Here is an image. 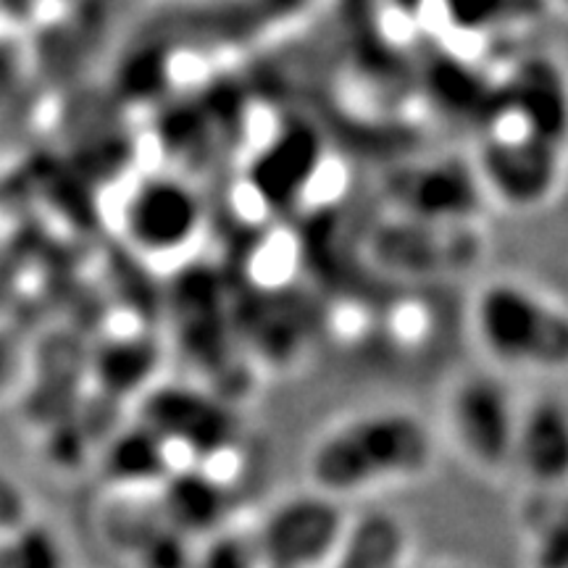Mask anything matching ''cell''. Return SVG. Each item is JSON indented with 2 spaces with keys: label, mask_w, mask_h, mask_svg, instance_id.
I'll return each instance as SVG.
<instances>
[{
  "label": "cell",
  "mask_w": 568,
  "mask_h": 568,
  "mask_svg": "<svg viewBox=\"0 0 568 568\" xmlns=\"http://www.w3.org/2000/svg\"><path fill=\"white\" fill-rule=\"evenodd\" d=\"M387 195L400 209L397 213H406L410 222L429 224H466L485 201L474 169L453 161L403 169L389 182Z\"/></svg>",
  "instance_id": "8"
},
{
  "label": "cell",
  "mask_w": 568,
  "mask_h": 568,
  "mask_svg": "<svg viewBox=\"0 0 568 568\" xmlns=\"http://www.w3.org/2000/svg\"><path fill=\"white\" fill-rule=\"evenodd\" d=\"M437 460V432L408 408H368L337 418L305 453L308 487L345 503L424 479Z\"/></svg>",
  "instance_id": "1"
},
{
  "label": "cell",
  "mask_w": 568,
  "mask_h": 568,
  "mask_svg": "<svg viewBox=\"0 0 568 568\" xmlns=\"http://www.w3.org/2000/svg\"><path fill=\"white\" fill-rule=\"evenodd\" d=\"M510 109L524 116V132L560 148L568 138V82L550 61H529L510 82Z\"/></svg>",
  "instance_id": "11"
},
{
  "label": "cell",
  "mask_w": 568,
  "mask_h": 568,
  "mask_svg": "<svg viewBox=\"0 0 568 568\" xmlns=\"http://www.w3.org/2000/svg\"><path fill=\"white\" fill-rule=\"evenodd\" d=\"M140 424L169 445L187 453L190 464L211 466L230 456L243 437L237 410L224 397L197 387L166 385L142 397Z\"/></svg>",
  "instance_id": "5"
},
{
  "label": "cell",
  "mask_w": 568,
  "mask_h": 568,
  "mask_svg": "<svg viewBox=\"0 0 568 568\" xmlns=\"http://www.w3.org/2000/svg\"><path fill=\"white\" fill-rule=\"evenodd\" d=\"M0 568H69V550L53 527L27 521L0 537Z\"/></svg>",
  "instance_id": "14"
},
{
  "label": "cell",
  "mask_w": 568,
  "mask_h": 568,
  "mask_svg": "<svg viewBox=\"0 0 568 568\" xmlns=\"http://www.w3.org/2000/svg\"><path fill=\"white\" fill-rule=\"evenodd\" d=\"M529 485L556 489L568 485V406L556 397L524 403L518 414L514 458Z\"/></svg>",
  "instance_id": "10"
},
{
  "label": "cell",
  "mask_w": 568,
  "mask_h": 568,
  "mask_svg": "<svg viewBox=\"0 0 568 568\" xmlns=\"http://www.w3.org/2000/svg\"><path fill=\"white\" fill-rule=\"evenodd\" d=\"M30 518L24 514V495L13 481L0 477V537L11 535L13 529H19Z\"/></svg>",
  "instance_id": "17"
},
{
  "label": "cell",
  "mask_w": 568,
  "mask_h": 568,
  "mask_svg": "<svg viewBox=\"0 0 568 568\" xmlns=\"http://www.w3.org/2000/svg\"><path fill=\"white\" fill-rule=\"evenodd\" d=\"M316 140L308 132L297 130L284 134V138H280L268 148V153L261 155L253 174L255 190L274 203L295 197L301 193L305 180H308L311 166H316Z\"/></svg>",
  "instance_id": "13"
},
{
  "label": "cell",
  "mask_w": 568,
  "mask_h": 568,
  "mask_svg": "<svg viewBox=\"0 0 568 568\" xmlns=\"http://www.w3.org/2000/svg\"><path fill=\"white\" fill-rule=\"evenodd\" d=\"M190 568H264L261 566L258 550L253 545V535H237V531L224 529L219 535L203 539L201 548L193 552Z\"/></svg>",
  "instance_id": "15"
},
{
  "label": "cell",
  "mask_w": 568,
  "mask_h": 568,
  "mask_svg": "<svg viewBox=\"0 0 568 568\" xmlns=\"http://www.w3.org/2000/svg\"><path fill=\"white\" fill-rule=\"evenodd\" d=\"M159 518L190 542H203L230 529L234 516V495L211 466L187 464L169 474L155 489Z\"/></svg>",
  "instance_id": "9"
},
{
  "label": "cell",
  "mask_w": 568,
  "mask_h": 568,
  "mask_svg": "<svg viewBox=\"0 0 568 568\" xmlns=\"http://www.w3.org/2000/svg\"><path fill=\"white\" fill-rule=\"evenodd\" d=\"M201 197L176 176H148L124 203L126 240L145 255L187 251L201 234Z\"/></svg>",
  "instance_id": "7"
},
{
  "label": "cell",
  "mask_w": 568,
  "mask_h": 568,
  "mask_svg": "<svg viewBox=\"0 0 568 568\" xmlns=\"http://www.w3.org/2000/svg\"><path fill=\"white\" fill-rule=\"evenodd\" d=\"M174 471L169 445L140 422L105 445L103 474L122 489H159Z\"/></svg>",
  "instance_id": "12"
},
{
  "label": "cell",
  "mask_w": 568,
  "mask_h": 568,
  "mask_svg": "<svg viewBox=\"0 0 568 568\" xmlns=\"http://www.w3.org/2000/svg\"><path fill=\"white\" fill-rule=\"evenodd\" d=\"M497 0H447V9H450L453 19H458V24L464 27H479L485 24V19L495 11Z\"/></svg>",
  "instance_id": "18"
},
{
  "label": "cell",
  "mask_w": 568,
  "mask_h": 568,
  "mask_svg": "<svg viewBox=\"0 0 568 568\" xmlns=\"http://www.w3.org/2000/svg\"><path fill=\"white\" fill-rule=\"evenodd\" d=\"M474 174L495 201L508 209H537L556 193L560 180V148L535 134H493L481 142Z\"/></svg>",
  "instance_id": "6"
},
{
  "label": "cell",
  "mask_w": 568,
  "mask_h": 568,
  "mask_svg": "<svg viewBox=\"0 0 568 568\" xmlns=\"http://www.w3.org/2000/svg\"><path fill=\"white\" fill-rule=\"evenodd\" d=\"M19 374V355L13 351L9 339L0 337V397L11 393V387L17 385Z\"/></svg>",
  "instance_id": "19"
},
{
  "label": "cell",
  "mask_w": 568,
  "mask_h": 568,
  "mask_svg": "<svg viewBox=\"0 0 568 568\" xmlns=\"http://www.w3.org/2000/svg\"><path fill=\"white\" fill-rule=\"evenodd\" d=\"M521 406L495 368L458 374L445 393V435L453 450L481 477L508 471Z\"/></svg>",
  "instance_id": "3"
},
{
  "label": "cell",
  "mask_w": 568,
  "mask_h": 568,
  "mask_svg": "<svg viewBox=\"0 0 568 568\" xmlns=\"http://www.w3.org/2000/svg\"><path fill=\"white\" fill-rule=\"evenodd\" d=\"M345 503L305 487L303 493L276 500L258 529L253 545L264 568H326L335 566L351 529Z\"/></svg>",
  "instance_id": "4"
},
{
  "label": "cell",
  "mask_w": 568,
  "mask_h": 568,
  "mask_svg": "<svg viewBox=\"0 0 568 568\" xmlns=\"http://www.w3.org/2000/svg\"><path fill=\"white\" fill-rule=\"evenodd\" d=\"M474 343L495 372L568 368V305L521 280H489L471 297Z\"/></svg>",
  "instance_id": "2"
},
{
  "label": "cell",
  "mask_w": 568,
  "mask_h": 568,
  "mask_svg": "<svg viewBox=\"0 0 568 568\" xmlns=\"http://www.w3.org/2000/svg\"><path fill=\"white\" fill-rule=\"evenodd\" d=\"M529 558L535 568H568V503L542 516Z\"/></svg>",
  "instance_id": "16"
}]
</instances>
